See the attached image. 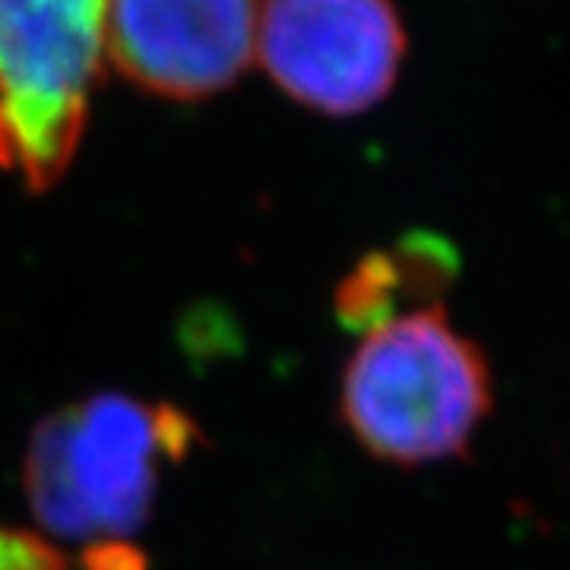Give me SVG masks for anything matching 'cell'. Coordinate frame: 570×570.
<instances>
[{
    "instance_id": "obj_1",
    "label": "cell",
    "mask_w": 570,
    "mask_h": 570,
    "mask_svg": "<svg viewBox=\"0 0 570 570\" xmlns=\"http://www.w3.org/2000/svg\"><path fill=\"white\" fill-rule=\"evenodd\" d=\"M494 409L485 348L431 305L367 333L343 381V419L358 444L396 466L466 456Z\"/></svg>"
},
{
    "instance_id": "obj_2",
    "label": "cell",
    "mask_w": 570,
    "mask_h": 570,
    "mask_svg": "<svg viewBox=\"0 0 570 570\" xmlns=\"http://www.w3.org/2000/svg\"><path fill=\"white\" fill-rule=\"evenodd\" d=\"M200 431L178 406L99 393L45 415L26 450V494L63 539H124L149 520L159 460H184Z\"/></svg>"
},
{
    "instance_id": "obj_3",
    "label": "cell",
    "mask_w": 570,
    "mask_h": 570,
    "mask_svg": "<svg viewBox=\"0 0 570 570\" xmlns=\"http://www.w3.org/2000/svg\"><path fill=\"white\" fill-rule=\"evenodd\" d=\"M105 61V0H0V168L32 190L80 149Z\"/></svg>"
},
{
    "instance_id": "obj_4",
    "label": "cell",
    "mask_w": 570,
    "mask_h": 570,
    "mask_svg": "<svg viewBox=\"0 0 570 570\" xmlns=\"http://www.w3.org/2000/svg\"><path fill=\"white\" fill-rule=\"evenodd\" d=\"M257 55L295 102L358 115L387 99L406 29L390 0H266Z\"/></svg>"
},
{
    "instance_id": "obj_5",
    "label": "cell",
    "mask_w": 570,
    "mask_h": 570,
    "mask_svg": "<svg viewBox=\"0 0 570 570\" xmlns=\"http://www.w3.org/2000/svg\"><path fill=\"white\" fill-rule=\"evenodd\" d=\"M261 0H105V58L153 96L223 92L257 55Z\"/></svg>"
},
{
    "instance_id": "obj_6",
    "label": "cell",
    "mask_w": 570,
    "mask_h": 570,
    "mask_svg": "<svg viewBox=\"0 0 570 570\" xmlns=\"http://www.w3.org/2000/svg\"><path fill=\"white\" fill-rule=\"evenodd\" d=\"M403 292L406 288L393 250L365 254L336 288V317L346 330L374 333L396 317V298Z\"/></svg>"
},
{
    "instance_id": "obj_7",
    "label": "cell",
    "mask_w": 570,
    "mask_h": 570,
    "mask_svg": "<svg viewBox=\"0 0 570 570\" xmlns=\"http://www.w3.org/2000/svg\"><path fill=\"white\" fill-rule=\"evenodd\" d=\"M178 336H181V346L190 358L232 355V352H238V340H242L235 321L216 305L190 307L184 314Z\"/></svg>"
},
{
    "instance_id": "obj_8",
    "label": "cell",
    "mask_w": 570,
    "mask_h": 570,
    "mask_svg": "<svg viewBox=\"0 0 570 570\" xmlns=\"http://www.w3.org/2000/svg\"><path fill=\"white\" fill-rule=\"evenodd\" d=\"M0 570H70V564L48 539L0 527Z\"/></svg>"
},
{
    "instance_id": "obj_9",
    "label": "cell",
    "mask_w": 570,
    "mask_h": 570,
    "mask_svg": "<svg viewBox=\"0 0 570 570\" xmlns=\"http://www.w3.org/2000/svg\"><path fill=\"white\" fill-rule=\"evenodd\" d=\"M86 570H146V558L124 539H105L86 551Z\"/></svg>"
}]
</instances>
